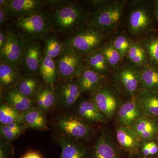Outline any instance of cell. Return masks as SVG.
<instances>
[{
	"label": "cell",
	"instance_id": "6da1fadb",
	"mask_svg": "<svg viewBox=\"0 0 158 158\" xmlns=\"http://www.w3.org/2000/svg\"><path fill=\"white\" fill-rule=\"evenodd\" d=\"M158 26L154 0H127L119 30L140 42Z\"/></svg>",
	"mask_w": 158,
	"mask_h": 158
},
{
	"label": "cell",
	"instance_id": "7a4b0ae2",
	"mask_svg": "<svg viewBox=\"0 0 158 158\" xmlns=\"http://www.w3.org/2000/svg\"><path fill=\"white\" fill-rule=\"evenodd\" d=\"M49 11L52 31L63 40L87 25L91 12L83 1L68 0Z\"/></svg>",
	"mask_w": 158,
	"mask_h": 158
},
{
	"label": "cell",
	"instance_id": "3957f363",
	"mask_svg": "<svg viewBox=\"0 0 158 158\" xmlns=\"http://www.w3.org/2000/svg\"><path fill=\"white\" fill-rule=\"evenodd\" d=\"M12 27L25 43L42 41L52 31L51 15L47 8L12 20Z\"/></svg>",
	"mask_w": 158,
	"mask_h": 158
},
{
	"label": "cell",
	"instance_id": "277c9868",
	"mask_svg": "<svg viewBox=\"0 0 158 158\" xmlns=\"http://www.w3.org/2000/svg\"><path fill=\"white\" fill-rule=\"evenodd\" d=\"M127 0H110L103 7L90 12L87 25L103 31L109 36L120 29Z\"/></svg>",
	"mask_w": 158,
	"mask_h": 158
},
{
	"label": "cell",
	"instance_id": "5b68a950",
	"mask_svg": "<svg viewBox=\"0 0 158 158\" xmlns=\"http://www.w3.org/2000/svg\"><path fill=\"white\" fill-rule=\"evenodd\" d=\"M110 37L98 28L86 25L63 40L66 47L73 49L85 57L101 48L107 42Z\"/></svg>",
	"mask_w": 158,
	"mask_h": 158
},
{
	"label": "cell",
	"instance_id": "8992f818",
	"mask_svg": "<svg viewBox=\"0 0 158 158\" xmlns=\"http://www.w3.org/2000/svg\"><path fill=\"white\" fill-rule=\"evenodd\" d=\"M141 68L124 60L121 65L112 72V85L122 95L135 96L140 90Z\"/></svg>",
	"mask_w": 158,
	"mask_h": 158
},
{
	"label": "cell",
	"instance_id": "52a82bcc",
	"mask_svg": "<svg viewBox=\"0 0 158 158\" xmlns=\"http://www.w3.org/2000/svg\"><path fill=\"white\" fill-rule=\"evenodd\" d=\"M121 95L107 80L101 87L91 94V99L106 117L112 118L120 106Z\"/></svg>",
	"mask_w": 158,
	"mask_h": 158
},
{
	"label": "cell",
	"instance_id": "ba28073f",
	"mask_svg": "<svg viewBox=\"0 0 158 158\" xmlns=\"http://www.w3.org/2000/svg\"><path fill=\"white\" fill-rule=\"evenodd\" d=\"M55 61L60 80H68L79 76L85 65V56L73 49L66 47Z\"/></svg>",
	"mask_w": 158,
	"mask_h": 158
},
{
	"label": "cell",
	"instance_id": "9c48e42d",
	"mask_svg": "<svg viewBox=\"0 0 158 158\" xmlns=\"http://www.w3.org/2000/svg\"><path fill=\"white\" fill-rule=\"evenodd\" d=\"M6 30L7 40L0 50L1 60L19 68L25 43L12 27H7Z\"/></svg>",
	"mask_w": 158,
	"mask_h": 158
},
{
	"label": "cell",
	"instance_id": "30bf717a",
	"mask_svg": "<svg viewBox=\"0 0 158 158\" xmlns=\"http://www.w3.org/2000/svg\"><path fill=\"white\" fill-rule=\"evenodd\" d=\"M57 106L62 109H68L75 105L82 93L77 83V78L59 80L54 85Z\"/></svg>",
	"mask_w": 158,
	"mask_h": 158
},
{
	"label": "cell",
	"instance_id": "8fae6325",
	"mask_svg": "<svg viewBox=\"0 0 158 158\" xmlns=\"http://www.w3.org/2000/svg\"><path fill=\"white\" fill-rule=\"evenodd\" d=\"M44 55V46L40 41L26 43L19 67L23 74H38Z\"/></svg>",
	"mask_w": 158,
	"mask_h": 158
},
{
	"label": "cell",
	"instance_id": "7c38bea8",
	"mask_svg": "<svg viewBox=\"0 0 158 158\" xmlns=\"http://www.w3.org/2000/svg\"><path fill=\"white\" fill-rule=\"evenodd\" d=\"M57 125L67 138L85 140L90 138V127L78 116H62L58 119Z\"/></svg>",
	"mask_w": 158,
	"mask_h": 158
},
{
	"label": "cell",
	"instance_id": "4fadbf2b",
	"mask_svg": "<svg viewBox=\"0 0 158 158\" xmlns=\"http://www.w3.org/2000/svg\"><path fill=\"white\" fill-rule=\"evenodd\" d=\"M145 116L137 96L129 97L120 104L117 113V122L120 126L131 127Z\"/></svg>",
	"mask_w": 158,
	"mask_h": 158
},
{
	"label": "cell",
	"instance_id": "5bb4252c",
	"mask_svg": "<svg viewBox=\"0 0 158 158\" xmlns=\"http://www.w3.org/2000/svg\"><path fill=\"white\" fill-rule=\"evenodd\" d=\"M44 7L42 0H9L7 8L9 17L15 19L37 12Z\"/></svg>",
	"mask_w": 158,
	"mask_h": 158
},
{
	"label": "cell",
	"instance_id": "9a60e30c",
	"mask_svg": "<svg viewBox=\"0 0 158 158\" xmlns=\"http://www.w3.org/2000/svg\"><path fill=\"white\" fill-rule=\"evenodd\" d=\"M108 77L103 76L92 69L84 65L77 77V83L82 93L92 94L106 81Z\"/></svg>",
	"mask_w": 158,
	"mask_h": 158
},
{
	"label": "cell",
	"instance_id": "2e32d148",
	"mask_svg": "<svg viewBox=\"0 0 158 158\" xmlns=\"http://www.w3.org/2000/svg\"><path fill=\"white\" fill-rule=\"evenodd\" d=\"M2 92V98L5 103L20 113H23L30 108L37 106L34 99L25 96L15 87L3 90Z\"/></svg>",
	"mask_w": 158,
	"mask_h": 158
},
{
	"label": "cell",
	"instance_id": "e0dca14e",
	"mask_svg": "<svg viewBox=\"0 0 158 158\" xmlns=\"http://www.w3.org/2000/svg\"><path fill=\"white\" fill-rule=\"evenodd\" d=\"M131 128L141 140L147 141L158 138V118L144 116Z\"/></svg>",
	"mask_w": 158,
	"mask_h": 158
},
{
	"label": "cell",
	"instance_id": "ac0fdd59",
	"mask_svg": "<svg viewBox=\"0 0 158 158\" xmlns=\"http://www.w3.org/2000/svg\"><path fill=\"white\" fill-rule=\"evenodd\" d=\"M77 112L84 120L93 123H103L106 116L100 112L91 99H79Z\"/></svg>",
	"mask_w": 158,
	"mask_h": 158
},
{
	"label": "cell",
	"instance_id": "d6986e66",
	"mask_svg": "<svg viewBox=\"0 0 158 158\" xmlns=\"http://www.w3.org/2000/svg\"><path fill=\"white\" fill-rule=\"evenodd\" d=\"M23 76L19 68L4 61H0V86L1 90L14 88Z\"/></svg>",
	"mask_w": 158,
	"mask_h": 158
},
{
	"label": "cell",
	"instance_id": "ffe728a7",
	"mask_svg": "<svg viewBox=\"0 0 158 158\" xmlns=\"http://www.w3.org/2000/svg\"><path fill=\"white\" fill-rule=\"evenodd\" d=\"M116 137L118 144L125 150L135 152L140 147L141 139L131 127H118Z\"/></svg>",
	"mask_w": 158,
	"mask_h": 158
},
{
	"label": "cell",
	"instance_id": "44dd1931",
	"mask_svg": "<svg viewBox=\"0 0 158 158\" xmlns=\"http://www.w3.org/2000/svg\"><path fill=\"white\" fill-rule=\"evenodd\" d=\"M145 116L158 118V91L140 89L136 94Z\"/></svg>",
	"mask_w": 158,
	"mask_h": 158
},
{
	"label": "cell",
	"instance_id": "7402d4cb",
	"mask_svg": "<svg viewBox=\"0 0 158 158\" xmlns=\"http://www.w3.org/2000/svg\"><path fill=\"white\" fill-rule=\"evenodd\" d=\"M39 74L27 75L23 74L15 88L22 94L28 98L33 99L38 91L44 85L41 77H38Z\"/></svg>",
	"mask_w": 158,
	"mask_h": 158
},
{
	"label": "cell",
	"instance_id": "603a6c76",
	"mask_svg": "<svg viewBox=\"0 0 158 158\" xmlns=\"http://www.w3.org/2000/svg\"><path fill=\"white\" fill-rule=\"evenodd\" d=\"M58 142L61 148L59 158H88L87 149L66 136L59 138Z\"/></svg>",
	"mask_w": 158,
	"mask_h": 158
},
{
	"label": "cell",
	"instance_id": "cb8c5ba5",
	"mask_svg": "<svg viewBox=\"0 0 158 158\" xmlns=\"http://www.w3.org/2000/svg\"><path fill=\"white\" fill-rule=\"evenodd\" d=\"M124 60L140 68L149 64L148 54L141 42L139 41L132 40L131 46L125 57Z\"/></svg>",
	"mask_w": 158,
	"mask_h": 158
},
{
	"label": "cell",
	"instance_id": "d4e9b609",
	"mask_svg": "<svg viewBox=\"0 0 158 158\" xmlns=\"http://www.w3.org/2000/svg\"><path fill=\"white\" fill-rule=\"evenodd\" d=\"M85 65L106 77L110 76L112 73L104 55L100 49L85 56Z\"/></svg>",
	"mask_w": 158,
	"mask_h": 158
},
{
	"label": "cell",
	"instance_id": "484cf974",
	"mask_svg": "<svg viewBox=\"0 0 158 158\" xmlns=\"http://www.w3.org/2000/svg\"><path fill=\"white\" fill-rule=\"evenodd\" d=\"M34 99L36 106L44 112L50 110L56 104V96L54 86L44 83Z\"/></svg>",
	"mask_w": 158,
	"mask_h": 158
},
{
	"label": "cell",
	"instance_id": "4316f807",
	"mask_svg": "<svg viewBox=\"0 0 158 158\" xmlns=\"http://www.w3.org/2000/svg\"><path fill=\"white\" fill-rule=\"evenodd\" d=\"M94 158H119L118 152L110 137L102 134L94 149Z\"/></svg>",
	"mask_w": 158,
	"mask_h": 158
},
{
	"label": "cell",
	"instance_id": "83f0119b",
	"mask_svg": "<svg viewBox=\"0 0 158 158\" xmlns=\"http://www.w3.org/2000/svg\"><path fill=\"white\" fill-rule=\"evenodd\" d=\"M39 74L44 83L51 86H54L60 80L55 59L45 54L40 66Z\"/></svg>",
	"mask_w": 158,
	"mask_h": 158
},
{
	"label": "cell",
	"instance_id": "f1b7e54d",
	"mask_svg": "<svg viewBox=\"0 0 158 158\" xmlns=\"http://www.w3.org/2000/svg\"><path fill=\"white\" fill-rule=\"evenodd\" d=\"M42 41L44 54L54 59L60 56L66 48L63 40L52 31L46 34Z\"/></svg>",
	"mask_w": 158,
	"mask_h": 158
},
{
	"label": "cell",
	"instance_id": "f546056e",
	"mask_svg": "<svg viewBox=\"0 0 158 158\" xmlns=\"http://www.w3.org/2000/svg\"><path fill=\"white\" fill-rule=\"evenodd\" d=\"M44 113L37 106L30 108L22 113L24 123L28 127H31L34 129L40 131L47 130V124Z\"/></svg>",
	"mask_w": 158,
	"mask_h": 158
},
{
	"label": "cell",
	"instance_id": "4dcf8cb0",
	"mask_svg": "<svg viewBox=\"0 0 158 158\" xmlns=\"http://www.w3.org/2000/svg\"><path fill=\"white\" fill-rule=\"evenodd\" d=\"M149 58V65L158 69V30L150 32L141 40Z\"/></svg>",
	"mask_w": 158,
	"mask_h": 158
},
{
	"label": "cell",
	"instance_id": "1f68e13d",
	"mask_svg": "<svg viewBox=\"0 0 158 158\" xmlns=\"http://www.w3.org/2000/svg\"><path fill=\"white\" fill-rule=\"evenodd\" d=\"M140 89L158 91V69L149 65L141 68Z\"/></svg>",
	"mask_w": 158,
	"mask_h": 158
},
{
	"label": "cell",
	"instance_id": "d6a6232c",
	"mask_svg": "<svg viewBox=\"0 0 158 158\" xmlns=\"http://www.w3.org/2000/svg\"><path fill=\"white\" fill-rule=\"evenodd\" d=\"M109 40L124 60L132 40L124 31L120 30L111 35Z\"/></svg>",
	"mask_w": 158,
	"mask_h": 158
},
{
	"label": "cell",
	"instance_id": "836d02e7",
	"mask_svg": "<svg viewBox=\"0 0 158 158\" xmlns=\"http://www.w3.org/2000/svg\"><path fill=\"white\" fill-rule=\"evenodd\" d=\"M99 49L104 55L112 73L124 61L120 54L113 47L109 40Z\"/></svg>",
	"mask_w": 158,
	"mask_h": 158
},
{
	"label": "cell",
	"instance_id": "e575fe53",
	"mask_svg": "<svg viewBox=\"0 0 158 158\" xmlns=\"http://www.w3.org/2000/svg\"><path fill=\"white\" fill-rule=\"evenodd\" d=\"M14 122L24 123L22 113L6 103H1L0 106V123L8 125Z\"/></svg>",
	"mask_w": 158,
	"mask_h": 158
},
{
	"label": "cell",
	"instance_id": "d590c367",
	"mask_svg": "<svg viewBox=\"0 0 158 158\" xmlns=\"http://www.w3.org/2000/svg\"><path fill=\"white\" fill-rule=\"evenodd\" d=\"M140 147L143 156H158V138L143 141Z\"/></svg>",
	"mask_w": 158,
	"mask_h": 158
},
{
	"label": "cell",
	"instance_id": "8d00e7d4",
	"mask_svg": "<svg viewBox=\"0 0 158 158\" xmlns=\"http://www.w3.org/2000/svg\"><path fill=\"white\" fill-rule=\"evenodd\" d=\"M23 132L14 131L7 125L0 126V134L2 138L5 141L10 142L14 141L23 134Z\"/></svg>",
	"mask_w": 158,
	"mask_h": 158
},
{
	"label": "cell",
	"instance_id": "74e56055",
	"mask_svg": "<svg viewBox=\"0 0 158 158\" xmlns=\"http://www.w3.org/2000/svg\"><path fill=\"white\" fill-rule=\"evenodd\" d=\"M13 147L10 142L1 138L0 141V158H10L13 153Z\"/></svg>",
	"mask_w": 158,
	"mask_h": 158
},
{
	"label": "cell",
	"instance_id": "f35d334b",
	"mask_svg": "<svg viewBox=\"0 0 158 158\" xmlns=\"http://www.w3.org/2000/svg\"><path fill=\"white\" fill-rule=\"evenodd\" d=\"M110 1V0H87L83 1V2L91 12L103 7Z\"/></svg>",
	"mask_w": 158,
	"mask_h": 158
},
{
	"label": "cell",
	"instance_id": "ab89813d",
	"mask_svg": "<svg viewBox=\"0 0 158 158\" xmlns=\"http://www.w3.org/2000/svg\"><path fill=\"white\" fill-rule=\"evenodd\" d=\"M8 6L0 7V27L1 29L6 27V24L10 19L8 11Z\"/></svg>",
	"mask_w": 158,
	"mask_h": 158
},
{
	"label": "cell",
	"instance_id": "60d3db41",
	"mask_svg": "<svg viewBox=\"0 0 158 158\" xmlns=\"http://www.w3.org/2000/svg\"><path fill=\"white\" fill-rule=\"evenodd\" d=\"M7 35L6 28L1 29L0 31V50L4 47L7 40Z\"/></svg>",
	"mask_w": 158,
	"mask_h": 158
},
{
	"label": "cell",
	"instance_id": "b9f144b4",
	"mask_svg": "<svg viewBox=\"0 0 158 158\" xmlns=\"http://www.w3.org/2000/svg\"><path fill=\"white\" fill-rule=\"evenodd\" d=\"M22 158H42V157L38 153L34 152H31L26 154Z\"/></svg>",
	"mask_w": 158,
	"mask_h": 158
},
{
	"label": "cell",
	"instance_id": "7bdbcfd3",
	"mask_svg": "<svg viewBox=\"0 0 158 158\" xmlns=\"http://www.w3.org/2000/svg\"><path fill=\"white\" fill-rule=\"evenodd\" d=\"M154 3L155 6L156 17L158 23V0H154ZM157 30H158V26Z\"/></svg>",
	"mask_w": 158,
	"mask_h": 158
},
{
	"label": "cell",
	"instance_id": "ee69618b",
	"mask_svg": "<svg viewBox=\"0 0 158 158\" xmlns=\"http://www.w3.org/2000/svg\"><path fill=\"white\" fill-rule=\"evenodd\" d=\"M9 0H1L0 1V7H6L8 6Z\"/></svg>",
	"mask_w": 158,
	"mask_h": 158
},
{
	"label": "cell",
	"instance_id": "f6af8a7d",
	"mask_svg": "<svg viewBox=\"0 0 158 158\" xmlns=\"http://www.w3.org/2000/svg\"><path fill=\"white\" fill-rule=\"evenodd\" d=\"M140 158H158V156L144 157L142 156Z\"/></svg>",
	"mask_w": 158,
	"mask_h": 158
}]
</instances>
